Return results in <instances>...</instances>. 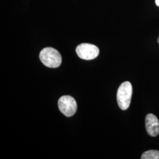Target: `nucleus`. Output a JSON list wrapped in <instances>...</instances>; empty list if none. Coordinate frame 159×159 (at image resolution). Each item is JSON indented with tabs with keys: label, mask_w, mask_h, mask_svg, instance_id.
<instances>
[{
	"label": "nucleus",
	"mask_w": 159,
	"mask_h": 159,
	"mask_svg": "<svg viewBox=\"0 0 159 159\" xmlns=\"http://www.w3.org/2000/svg\"><path fill=\"white\" fill-rule=\"evenodd\" d=\"M157 42H158V43L159 44V37H158V39H157Z\"/></svg>",
	"instance_id": "8"
},
{
	"label": "nucleus",
	"mask_w": 159,
	"mask_h": 159,
	"mask_svg": "<svg viewBox=\"0 0 159 159\" xmlns=\"http://www.w3.org/2000/svg\"><path fill=\"white\" fill-rule=\"evenodd\" d=\"M76 53L81 59L91 60L96 58L99 54V49L95 45L89 43H82L77 47Z\"/></svg>",
	"instance_id": "4"
},
{
	"label": "nucleus",
	"mask_w": 159,
	"mask_h": 159,
	"mask_svg": "<svg viewBox=\"0 0 159 159\" xmlns=\"http://www.w3.org/2000/svg\"><path fill=\"white\" fill-rule=\"evenodd\" d=\"M133 88L129 81H125L120 85L117 93V100L120 109L125 110L129 107Z\"/></svg>",
	"instance_id": "2"
},
{
	"label": "nucleus",
	"mask_w": 159,
	"mask_h": 159,
	"mask_svg": "<svg viewBox=\"0 0 159 159\" xmlns=\"http://www.w3.org/2000/svg\"><path fill=\"white\" fill-rule=\"evenodd\" d=\"M142 159H159V151L150 150L144 152L141 157Z\"/></svg>",
	"instance_id": "6"
},
{
	"label": "nucleus",
	"mask_w": 159,
	"mask_h": 159,
	"mask_svg": "<svg viewBox=\"0 0 159 159\" xmlns=\"http://www.w3.org/2000/svg\"><path fill=\"white\" fill-rule=\"evenodd\" d=\"M145 125L148 134L156 137L159 134V121L153 114H148L145 119Z\"/></svg>",
	"instance_id": "5"
},
{
	"label": "nucleus",
	"mask_w": 159,
	"mask_h": 159,
	"mask_svg": "<svg viewBox=\"0 0 159 159\" xmlns=\"http://www.w3.org/2000/svg\"><path fill=\"white\" fill-rule=\"evenodd\" d=\"M40 59L44 66L50 68L58 67L62 62L60 52L52 47H46L40 51Z\"/></svg>",
	"instance_id": "1"
},
{
	"label": "nucleus",
	"mask_w": 159,
	"mask_h": 159,
	"mask_svg": "<svg viewBox=\"0 0 159 159\" xmlns=\"http://www.w3.org/2000/svg\"><path fill=\"white\" fill-rule=\"evenodd\" d=\"M58 106L60 111L67 117L73 116L77 108L76 101L70 96L61 97L58 102Z\"/></svg>",
	"instance_id": "3"
},
{
	"label": "nucleus",
	"mask_w": 159,
	"mask_h": 159,
	"mask_svg": "<svg viewBox=\"0 0 159 159\" xmlns=\"http://www.w3.org/2000/svg\"><path fill=\"white\" fill-rule=\"evenodd\" d=\"M155 2H156V6L159 7V0H155Z\"/></svg>",
	"instance_id": "7"
}]
</instances>
